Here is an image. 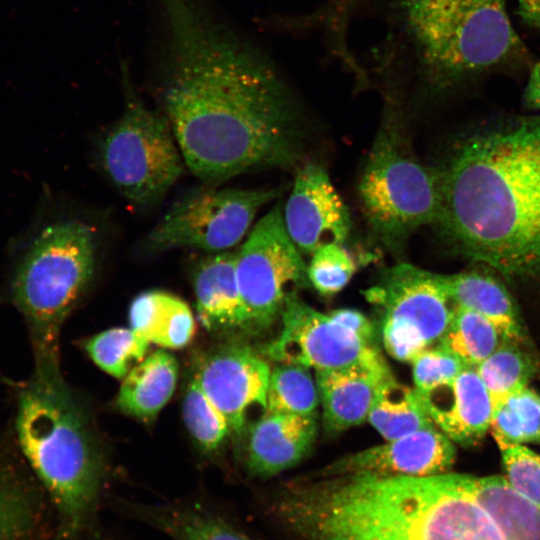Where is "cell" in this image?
<instances>
[{
  "label": "cell",
  "mask_w": 540,
  "mask_h": 540,
  "mask_svg": "<svg viewBox=\"0 0 540 540\" xmlns=\"http://www.w3.org/2000/svg\"><path fill=\"white\" fill-rule=\"evenodd\" d=\"M157 98L186 167L211 185L301 154L299 102L273 60L201 0H161Z\"/></svg>",
  "instance_id": "1"
},
{
  "label": "cell",
  "mask_w": 540,
  "mask_h": 540,
  "mask_svg": "<svg viewBox=\"0 0 540 540\" xmlns=\"http://www.w3.org/2000/svg\"><path fill=\"white\" fill-rule=\"evenodd\" d=\"M440 178L436 225L462 255L507 276L540 274V122L469 137Z\"/></svg>",
  "instance_id": "2"
},
{
  "label": "cell",
  "mask_w": 540,
  "mask_h": 540,
  "mask_svg": "<svg viewBox=\"0 0 540 540\" xmlns=\"http://www.w3.org/2000/svg\"><path fill=\"white\" fill-rule=\"evenodd\" d=\"M300 540H503L459 473L344 476L307 485L289 511Z\"/></svg>",
  "instance_id": "3"
},
{
  "label": "cell",
  "mask_w": 540,
  "mask_h": 540,
  "mask_svg": "<svg viewBox=\"0 0 540 540\" xmlns=\"http://www.w3.org/2000/svg\"><path fill=\"white\" fill-rule=\"evenodd\" d=\"M19 393L21 448L50 493L70 536L95 520L103 479L100 451L83 410L64 382L58 360H35Z\"/></svg>",
  "instance_id": "4"
},
{
  "label": "cell",
  "mask_w": 540,
  "mask_h": 540,
  "mask_svg": "<svg viewBox=\"0 0 540 540\" xmlns=\"http://www.w3.org/2000/svg\"><path fill=\"white\" fill-rule=\"evenodd\" d=\"M393 9L417 73L431 91L528 59L507 0H394Z\"/></svg>",
  "instance_id": "5"
},
{
  "label": "cell",
  "mask_w": 540,
  "mask_h": 540,
  "mask_svg": "<svg viewBox=\"0 0 540 540\" xmlns=\"http://www.w3.org/2000/svg\"><path fill=\"white\" fill-rule=\"evenodd\" d=\"M97 240L89 223L64 219L46 226L21 259L12 298L28 325L35 360H58L61 325L96 270Z\"/></svg>",
  "instance_id": "6"
},
{
  "label": "cell",
  "mask_w": 540,
  "mask_h": 540,
  "mask_svg": "<svg viewBox=\"0 0 540 540\" xmlns=\"http://www.w3.org/2000/svg\"><path fill=\"white\" fill-rule=\"evenodd\" d=\"M358 194L365 219L386 247L398 250L422 226L437 224L442 207L440 171L412 152L400 107L391 93L364 164Z\"/></svg>",
  "instance_id": "7"
},
{
  "label": "cell",
  "mask_w": 540,
  "mask_h": 540,
  "mask_svg": "<svg viewBox=\"0 0 540 540\" xmlns=\"http://www.w3.org/2000/svg\"><path fill=\"white\" fill-rule=\"evenodd\" d=\"M122 83L124 107L101 138L100 165L126 200L147 206L170 190L186 165L168 120L138 96L125 65Z\"/></svg>",
  "instance_id": "8"
},
{
  "label": "cell",
  "mask_w": 540,
  "mask_h": 540,
  "mask_svg": "<svg viewBox=\"0 0 540 540\" xmlns=\"http://www.w3.org/2000/svg\"><path fill=\"white\" fill-rule=\"evenodd\" d=\"M277 194L275 189L211 185L193 189L151 229L144 249L150 253L184 247L207 253L230 250L246 235L258 210Z\"/></svg>",
  "instance_id": "9"
},
{
  "label": "cell",
  "mask_w": 540,
  "mask_h": 540,
  "mask_svg": "<svg viewBox=\"0 0 540 540\" xmlns=\"http://www.w3.org/2000/svg\"><path fill=\"white\" fill-rule=\"evenodd\" d=\"M364 295L380 313L386 351L399 361L439 342L453 315L438 274L408 263L384 270Z\"/></svg>",
  "instance_id": "10"
},
{
  "label": "cell",
  "mask_w": 540,
  "mask_h": 540,
  "mask_svg": "<svg viewBox=\"0 0 540 540\" xmlns=\"http://www.w3.org/2000/svg\"><path fill=\"white\" fill-rule=\"evenodd\" d=\"M235 272L245 313L244 331L268 328L287 296L309 286L307 265L287 233L279 205L255 224L236 251Z\"/></svg>",
  "instance_id": "11"
},
{
  "label": "cell",
  "mask_w": 540,
  "mask_h": 540,
  "mask_svg": "<svg viewBox=\"0 0 540 540\" xmlns=\"http://www.w3.org/2000/svg\"><path fill=\"white\" fill-rule=\"evenodd\" d=\"M281 330L265 354L279 362L331 370L382 357L374 341L367 340L321 313L291 292L284 303Z\"/></svg>",
  "instance_id": "12"
},
{
  "label": "cell",
  "mask_w": 540,
  "mask_h": 540,
  "mask_svg": "<svg viewBox=\"0 0 540 540\" xmlns=\"http://www.w3.org/2000/svg\"><path fill=\"white\" fill-rule=\"evenodd\" d=\"M455 457L453 442L434 426L344 456L305 479L433 476L448 472Z\"/></svg>",
  "instance_id": "13"
},
{
  "label": "cell",
  "mask_w": 540,
  "mask_h": 540,
  "mask_svg": "<svg viewBox=\"0 0 540 540\" xmlns=\"http://www.w3.org/2000/svg\"><path fill=\"white\" fill-rule=\"evenodd\" d=\"M283 220L293 243L308 255L329 242L343 244L352 225L348 207L317 163L298 169Z\"/></svg>",
  "instance_id": "14"
},
{
  "label": "cell",
  "mask_w": 540,
  "mask_h": 540,
  "mask_svg": "<svg viewBox=\"0 0 540 540\" xmlns=\"http://www.w3.org/2000/svg\"><path fill=\"white\" fill-rule=\"evenodd\" d=\"M271 369L267 361L245 346H225L205 357L193 377L227 419L231 431L241 432L251 407L267 411Z\"/></svg>",
  "instance_id": "15"
},
{
  "label": "cell",
  "mask_w": 540,
  "mask_h": 540,
  "mask_svg": "<svg viewBox=\"0 0 540 540\" xmlns=\"http://www.w3.org/2000/svg\"><path fill=\"white\" fill-rule=\"evenodd\" d=\"M419 395L433 423L452 442L474 445L490 428L493 406L475 368L466 367Z\"/></svg>",
  "instance_id": "16"
},
{
  "label": "cell",
  "mask_w": 540,
  "mask_h": 540,
  "mask_svg": "<svg viewBox=\"0 0 540 540\" xmlns=\"http://www.w3.org/2000/svg\"><path fill=\"white\" fill-rule=\"evenodd\" d=\"M391 375L383 357L315 371L325 429L342 432L366 420L379 387Z\"/></svg>",
  "instance_id": "17"
},
{
  "label": "cell",
  "mask_w": 540,
  "mask_h": 540,
  "mask_svg": "<svg viewBox=\"0 0 540 540\" xmlns=\"http://www.w3.org/2000/svg\"><path fill=\"white\" fill-rule=\"evenodd\" d=\"M317 435L315 415L263 414L251 427L246 466L257 477H270L298 464Z\"/></svg>",
  "instance_id": "18"
},
{
  "label": "cell",
  "mask_w": 540,
  "mask_h": 540,
  "mask_svg": "<svg viewBox=\"0 0 540 540\" xmlns=\"http://www.w3.org/2000/svg\"><path fill=\"white\" fill-rule=\"evenodd\" d=\"M236 251L208 253L192 272L197 316L215 333L243 330L245 313L235 272Z\"/></svg>",
  "instance_id": "19"
},
{
  "label": "cell",
  "mask_w": 540,
  "mask_h": 540,
  "mask_svg": "<svg viewBox=\"0 0 540 540\" xmlns=\"http://www.w3.org/2000/svg\"><path fill=\"white\" fill-rule=\"evenodd\" d=\"M460 476L503 540H540V507L515 491L504 476Z\"/></svg>",
  "instance_id": "20"
},
{
  "label": "cell",
  "mask_w": 540,
  "mask_h": 540,
  "mask_svg": "<svg viewBox=\"0 0 540 540\" xmlns=\"http://www.w3.org/2000/svg\"><path fill=\"white\" fill-rule=\"evenodd\" d=\"M442 288L454 306L487 318L509 342H522L523 327L506 289L490 276L477 272L438 274Z\"/></svg>",
  "instance_id": "21"
},
{
  "label": "cell",
  "mask_w": 540,
  "mask_h": 540,
  "mask_svg": "<svg viewBox=\"0 0 540 540\" xmlns=\"http://www.w3.org/2000/svg\"><path fill=\"white\" fill-rule=\"evenodd\" d=\"M129 321L150 344L168 349L184 347L195 331L194 315L187 303L162 290L137 295L129 308Z\"/></svg>",
  "instance_id": "22"
},
{
  "label": "cell",
  "mask_w": 540,
  "mask_h": 540,
  "mask_svg": "<svg viewBox=\"0 0 540 540\" xmlns=\"http://www.w3.org/2000/svg\"><path fill=\"white\" fill-rule=\"evenodd\" d=\"M177 377L175 357L159 349L136 364L123 378L117 405L138 419H153L173 395Z\"/></svg>",
  "instance_id": "23"
},
{
  "label": "cell",
  "mask_w": 540,
  "mask_h": 540,
  "mask_svg": "<svg viewBox=\"0 0 540 540\" xmlns=\"http://www.w3.org/2000/svg\"><path fill=\"white\" fill-rule=\"evenodd\" d=\"M367 420L386 441L435 426L417 390L393 375L379 387Z\"/></svg>",
  "instance_id": "24"
},
{
  "label": "cell",
  "mask_w": 540,
  "mask_h": 540,
  "mask_svg": "<svg viewBox=\"0 0 540 540\" xmlns=\"http://www.w3.org/2000/svg\"><path fill=\"white\" fill-rule=\"evenodd\" d=\"M173 540H252L216 513L188 506H156L136 512Z\"/></svg>",
  "instance_id": "25"
},
{
  "label": "cell",
  "mask_w": 540,
  "mask_h": 540,
  "mask_svg": "<svg viewBox=\"0 0 540 540\" xmlns=\"http://www.w3.org/2000/svg\"><path fill=\"white\" fill-rule=\"evenodd\" d=\"M501 335L487 318L472 310L454 306L452 319L439 346L476 368L499 346Z\"/></svg>",
  "instance_id": "26"
},
{
  "label": "cell",
  "mask_w": 540,
  "mask_h": 540,
  "mask_svg": "<svg viewBox=\"0 0 540 540\" xmlns=\"http://www.w3.org/2000/svg\"><path fill=\"white\" fill-rule=\"evenodd\" d=\"M319 402L316 381L309 368L279 363L271 370L266 412L315 415Z\"/></svg>",
  "instance_id": "27"
},
{
  "label": "cell",
  "mask_w": 540,
  "mask_h": 540,
  "mask_svg": "<svg viewBox=\"0 0 540 540\" xmlns=\"http://www.w3.org/2000/svg\"><path fill=\"white\" fill-rule=\"evenodd\" d=\"M475 369L490 396L493 410L527 387L533 372L530 358L514 345H499Z\"/></svg>",
  "instance_id": "28"
},
{
  "label": "cell",
  "mask_w": 540,
  "mask_h": 540,
  "mask_svg": "<svg viewBox=\"0 0 540 540\" xmlns=\"http://www.w3.org/2000/svg\"><path fill=\"white\" fill-rule=\"evenodd\" d=\"M150 342L130 328H112L90 338L85 349L95 364L109 375L123 379L146 357Z\"/></svg>",
  "instance_id": "29"
},
{
  "label": "cell",
  "mask_w": 540,
  "mask_h": 540,
  "mask_svg": "<svg viewBox=\"0 0 540 540\" xmlns=\"http://www.w3.org/2000/svg\"><path fill=\"white\" fill-rule=\"evenodd\" d=\"M490 428L495 440L514 444L540 441V395L528 386L493 410Z\"/></svg>",
  "instance_id": "30"
},
{
  "label": "cell",
  "mask_w": 540,
  "mask_h": 540,
  "mask_svg": "<svg viewBox=\"0 0 540 540\" xmlns=\"http://www.w3.org/2000/svg\"><path fill=\"white\" fill-rule=\"evenodd\" d=\"M182 414L189 433L205 452L218 450L231 431L225 416L194 378L186 388Z\"/></svg>",
  "instance_id": "31"
},
{
  "label": "cell",
  "mask_w": 540,
  "mask_h": 540,
  "mask_svg": "<svg viewBox=\"0 0 540 540\" xmlns=\"http://www.w3.org/2000/svg\"><path fill=\"white\" fill-rule=\"evenodd\" d=\"M356 271L353 257L340 243L329 242L317 248L307 265L310 284L324 296L341 291Z\"/></svg>",
  "instance_id": "32"
},
{
  "label": "cell",
  "mask_w": 540,
  "mask_h": 540,
  "mask_svg": "<svg viewBox=\"0 0 540 540\" xmlns=\"http://www.w3.org/2000/svg\"><path fill=\"white\" fill-rule=\"evenodd\" d=\"M496 442L508 483L521 496L540 507V455L522 444Z\"/></svg>",
  "instance_id": "33"
},
{
  "label": "cell",
  "mask_w": 540,
  "mask_h": 540,
  "mask_svg": "<svg viewBox=\"0 0 540 540\" xmlns=\"http://www.w3.org/2000/svg\"><path fill=\"white\" fill-rule=\"evenodd\" d=\"M415 389L426 392L457 376L467 366L443 347H429L411 361Z\"/></svg>",
  "instance_id": "34"
},
{
  "label": "cell",
  "mask_w": 540,
  "mask_h": 540,
  "mask_svg": "<svg viewBox=\"0 0 540 540\" xmlns=\"http://www.w3.org/2000/svg\"><path fill=\"white\" fill-rule=\"evenodd\" d=\"M329 314L363 338L374 341V327L371 321L361 312L355 309L343 308L333 310Z\"/></svg>",
  "instance_id": "35"
},
{
  "label": "cell",
  "mask_w": 540,
  "mask_h": 540,
  "mask_svg": "<svg viewBox=\"0 0 540 540\" xmlns=\"http://www.w3.org/2000/svg\"><path fill=\"white\" fill-rule=\"evenodd\" d=\"M524 104L529 109L540 110V62L531 68L524 91Z\"/></svg>",
  "instance_id": "36"
},
{
  "label": "cell",
  "mask_w": 540,
  "mask_h": 540,
  "mask_svg": "<svg viewBox=\"0 0 540 540\" xmlns=\"http://www.w3.org/2000/svg\"><path fill=\"white\" fill-rule=\"evenodd\" d=\"M517 14L530 27L540 28V0H516Z\"/></svg>",
  "instance_id": "37"
}]
</instances>
